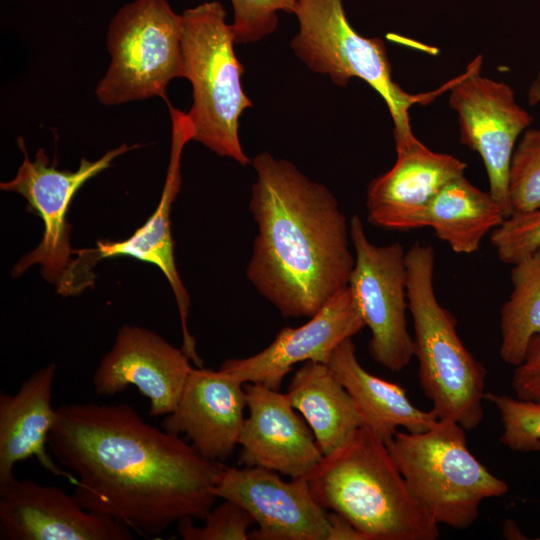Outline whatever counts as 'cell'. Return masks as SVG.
<instances>
[{"label": "cell", "instance_id": "cell-1", "mask_svg": "<svg viewBox=\"0 0 540 540\" xmlns=\"http://www.w3.org/2000/svg\"><path fill=\"white\" fill-rule=\"evenodd\" d=\"M48 448L75 476L73 494L86 510L148 537L186 517L204 520L225 467L127 403L56 407Z\"/></svg>", "mask_w": 540, "mask_h": 540}, {"label": "cell", "instance_id": "cell-2", "mask_svg": "<svg viewBox=\"0 0 540 540\" xmlns=\"http://www.w3.org/2000/svg\"><path fill=\"white\" fill-rule=\"evenodd\" d=\"M258 227L246 275L284 317H311L348 287L350 226L332 192L269 152L251 161Z\"/></svg>", "mask_w": 540, "mask_h": 540}, {"label": "cell", "instance_id": "cell-3", "mask_svg": "<svg viewBox=\"0 0 540 540\" xmlns=\"http://www.w3.org/2000/svg\"><path fill=\"white\" fill-rule=\"evenodd\" d=\"M324 509L349 521L366 540H435L439 524L412 495L384 442L361 426L305 477Z\"/></svg>", "mask_w": 540, "mask_h": 540}, {"label": "cell", "instance_id": "cell-4", "mask_svg": "<svg viewBox=\"0 0 540 540\" xmlns=\"http://www.w3.org/2000/svg\"><path fill=\"white\" fill-rule=\"evenodd\" d=\"M405 262L420 386L439 419L453 420L465 430L474 429L484 415L486 369L466 348L456 319L436 297L433 247L413 244L406 251Z\"/></svg>", "mask_w": 540, "mask_h": 540}, {"label": "cell", "instance_id": "cell-5", "mask_svg": "<svg viewBox=\"0 0 540 540\" xmlns=\"http://www.w3.org/2000/svg\"><path fill=\"white\" fill-rule=\"evenodd\" d=\"M181 15L185 78L193 90L187 113L193 140L246 166L251 161L240 143L239 119L253 103L241 85L245 68L235 55L225 8L218 1L204 2Z\"/></svg>", "mask_w": 540, "mask_h": 540}, {"label": "cell", "instance_id": "cell-6", "mask_svg": "<svg viewBox=\"0 0 540 540\" xmlns=\"http://www.w3.org/2000/svg\"><path fill=\"white\" fill-rule=\"evenodd\" d=\"M386 445L412 495L438 524L467 529L483 500L509 490L471 453L465 429L453 420L438 419L422 432L397 431Z\"/></svg>", "mask_w": 540, "mask_h": 540}, {"label": "cell", "instance_id": "cell-7", "mask_svg": "<svg viewBox=\"0 0 540 540\" xmlns=\"http://www.w3.org/2000/svg\"><path fill=\"white\" fill-rule=\"evenodd\" d=\"M292 14L299 30L290 42L296 56L313 72L328 76L344 87L352 78L369 84L385 101L393 120L395 142L414 133L410 108L430 102L449 90L454 80L436 91L410 94L392 78V66L384 42L366 38L350 24L342 0H298Z\"/></svg>", "mask_w": 540, "mask_h": 540}, {"label": "cell", "instance_id": "cell-8", "mask_svg": "<svg viewBox=\"0 0 540 540\" xmlns=\"http://www.w3.org/2000/svg\"><path fill=\"white\" fill-rule=\"evenodd\" d=\"M110 64L95 94L108 106L159 96L185 78L182 15L167 0H134L122 6L107 31Z\"/></svg>", "mask_w": 540, "mask_h": 540}, {"label": "cell", "instance_id": "cell-9", "mask_svg": "<svg viewBox=\"0 0 540 540\" xmlns=\"http://www.w3.org/2000/svg\"><path fill=\"white\" fill-rule=\"evenodd\" d=\"M172 122L171 154L163 192L157 209L129 238L122 241L100 240L97 247L73 250L78 255L57 284L62 295H75L93 284L91 268L101 259L128 256L157 266L173 290L182 328V349L197 367L203 361L197 353L194 337L188 329L190 298L178 274L170 227V210L181 187V156L184 146L193 140L194 129L187 115L169 105Z\"/></svg>", "mask_w": 540, "mask_h": 540}, {"label": "cell", "instance_id": "cell-10", "mask_svg": "<svg viewBox=\"0 0 540 540\" xmlns=\"http://www.w3.org/2000/svg\"><path fill=\"white\" fill-rule=\"evenodd\" d=\"M349 226L355 263L348 287L371 333L369 353L385 369L401 371L414 357L406 319V252L399 242L371 243L358 215L352 216Z\"/></svg>", "mask_w": 540, "mask_h": 540}, {"label": "cell", "instance_id": "cell-11", "mask_svg": "<svg viewBox=\"0 0 540 540\" xmlns=\"http://www.w3.org/2000/svg\"><path fill=\"white\" fill-rule=\"evenodd\" d=\"M482 56L468 65L450 87L449 106L457 113L460 142L484 163L489 192L506 217L513 213L509 171L514 149L532 116L506 83L481 75Z\"/></svg>", "mask_w": 540, "mask_h": 540}, {"label": "cell", "instance_id": "cell-12", "mask_svg": "<svg viewBox=\"0 0 540 540\" xmlns=\"http://www.w3.org/2000/svg\"><path fill=\"white\" fill-rule=\"evenodd\" d=\"M18 144L24 160L15 177L1 182L0 188L16 192L26 199L29 209L42 219L44 233L39 245L16 263L13 276L17 277L32 265L39 264L44 279L57 285L72 262L70 227L66 216L74 195L86 181L107 169L116 157L139 145L122 144L95 161L82 157L78 169L69 171L58 170L51 164L43 148L31 160L22 138L18 139Z\"/></svg>", "mask_w": 540, "mask_h": 540}, {"label": "cell", "instance_id": "cell-13", "mask_svg": "<svg viewBox=\"0 0 540 540\" xmlns=\"http://www.w3.org/2000/svg\"><path fill=\"white\" fill-rule=\"evenodd\" d=\"M217 498L245 509L257 528L254 540H327L328 513L314 498L305 477L283 480L261 467H224L213 488Z\"/></svg>", "mask_w": 540, "mask_h": 540}, {"label": "cell", "instance_id": "cell-14", "mask_svg": "<svg viewBox=\"0 0 540 540\" xmlns=\"http://www.w3.org/2000/svg\"><path fill=\"white\" fill-rule=\"evenodd\" d=\"M190 359L159 334L123 325L92 378L95 393L112 396L135 386L150 402L149 416L171 413L177 406L191 369Z\"/></svg>", "mask_w": 540, "mask_h": 540}, {"label": "cell", "instance_id": "cell-15", "mask_svg": "<svg viewBox=\"0 0 540 540\" xmlns=\"http://www.w3.org/2000/svg\"><path fill=\"white\" fill-rule=\"evenodd\" d=\"M299 327H284L260 352L245 358L227 359L220 370L238 381L279 390L285 376L298 363L327 364L334 350L364 327L349 287L331 298Z\"/></svg>", "mask_w": 540, "mask_h": 540}, {"label": "cell", "instance_id": "cell-16", "mask_svg": "<svg viewBox=\"0 0 540 540\" xmlns=\"http://www.w3.org/2000/svg\"><path fill=\"white\" fill-rule=\"evenodd\" d=\"M395 148L394 165L367 187L368 221L389 230L423 228L433 198L448 182L463 176L467 164L429 149L416 136L395 142Z\"/></svg>", "mask_w": 540, "mask_h": 540}, {"label": "cell", "instance_id": "cell-17", "mask_svg": "<svg viewBox=\"0 0 540 540\" xmlns=\"http://www.w3.org/2000/svg\"><path fill=\"white\" fill-rule=\"evenodd\" d=\"M0 539L131 540L133 534L112 517L86 510L60 487L15 477L0 492Z\"/></svg>", "mask_w": 540, "mask_h": 540}, {"label": "cell", "instance_id": "cell-18", "mask_svg": "<svg viewBox=\"0 0 540 540\" xmlns=\"http://www.w3.org/2000/svg\"><path fill=\"white\" fill-rule=\"evenodd\" d=\"M244 389L249 413L238 438L240 463L306 477L323 454L287 393L256 383H245Z\"/></svg>", "mask_w": 540, "mask_h": 540}, {"label": "cell", "instance_id": "cell-19", "mask_svg": "<svg viewBox=\"0 0 540 540\" xmlns=\"http://www.w3.org/2000/svg\"><path fill=\"white\" fill-rule=\"evenodd\" d=\"M247 408L244 384L222 370L192 368L176 408L161 428L184 434L204 458L223 462L238 445Z\"/></svg>", "mask_w": 540, "mask_h": 540}, {"label": "cell", "instance_id": "cell-20", "mask_svg": "<svg viewBox=\"0 0 540 540\" xmlns=\"http://www.w3.org/2000/svg\"><path fill=\"white\" fill-rule=\"evenodd\" d=\"M56 365L42 367L18 391L10 395L0 391V492L15 478L17 462L36 457L50 473L76 478L56 465L47 452L48 436L56 420L52 406Z\"/></svg>", "mask_w": 540, "mask_h": 540}, {"label": "cell", "instance_id": "cell-21", "mask_svg": "<svg viewBox=\"0 0 540 540\" xmlns=\"http://www.w3.org/2000/svg\"><path fill=\"white\" fill-rule=\"evenodd\" d=\"M327 365L353 399L365 425L385 443L399 427L408 432H422L439 419L432 409L423 411L413 405L397 383L368 372L356 356L352 338L334 350Z\"/></svg>", "mask_w": 540, "mask_h": 540}, {"label": "cell", "instance_id": "cell-22", "mask_svg": "<svg viewBox=\"0 0 540 540\" xmlns=\"http://www.w3.org/2000/svg\"><path fill=\"white\" fill-rule=\"evenodd\" d=\"M286 393L323 456L343 446L365 425L353 399L327 364L305 362L295 371Z\"/></svg>", "mask_w": 540, "mask_h": 540}, {"label": "cell", "instance_id": "cell-23", "mask_svg": "<svg viewBox=\"0 0 540 540\" xmlns=\"http://www.w3.org/2000/svg\"><path fill=\"white\" fill-rule=\"evenodd\" d=\"M506 218L489 191L464 175L448 182L428 206L425 227L458 254L476 252L487 234Z\"/></svg>", "mask_w": 540, "mask_h": 540}, {"label": "cell", "instance_id": "cell-24", "mask_svg": "<svg viewBox=\"0 0 540 540\" xmlns=\"http://www.w3.org/2000/svg\"><path fill=\"white\" fill-rule=\"evenodd\" d=\"M512 290L500 310V357L519 364L540 332V249L512 265Z\"/></svg>", "mask_w": 540, "mask_h": 540}, {"label": "cell", "instance_id": "cell-25", "mask_svg": "<svg viewBox=\"0 0 540 540\" xmlns=\"http://www.w3.org/2000/svg\"><path fill=\"white\" fill-rule=\"evenodd\" d=\"M484 398L499 412L504 446L516 452L540 451V402L493 392H486Z\"/></svg>", "mask_w": 540, "mask_h": 540}, {"label": "cell", "instance_id": "cell-26", "mask_svg": "<svg viewBox=\"0 0 540 540\" xmlns=\"http://www.w3.org/2000/svg\"><path fill=\"white\" fill-rule=\"evenodd\" d=\"M509 191L513 212L540 207V129H526L514 149Z\"/></svg>", "mask_w": 540, "mask_h": 540}, {"label": "cell", "instance_id": "cell-27", "mask_svg": "<svg viewBox=\"0 0 540 540\" xmlns=\"http://www.w3.org/2000/svg\"><path fill=\"white\" fill-rule=\"evenodd\" d=\"M501 262L514 265L540 249V207L516 211L490 233Z\"/></svg>", "mask_w": 540, "mask_h": 540}, {"label": "cell", "instance_id": "cell-28", "mask_svg": "<svg viewBox=\"0 0 540 540\" xmlns=\"http://www.w3.org/2000/svg\"><path fill=\"white\" fill-rule=\"evenodd\" d=\"M204 525L197 527L193 518L186 517L177 522V530L184 540H248L254 520L238 504L224 502L210 510Z\"/></svg>", "mask_w": 540, "mask_h": 540}, {"label": "cell", "instance_id": "cell-29", "mask_svg": "<svg viewBox=\"0 0 540 540\" xmlns=\"http://www.w3.org/2000/svg\"><path fill=\"white\" fill-rule=\"evenodd\" d=\"M298 0H231L236 44L258 42L273 33L278 12L292 13Z\"/></svg>", "mask_w": 540, "mask_h": 540}, {"label": "cell", "instance_id": "cell-30", "mask_svg": "<svg viewBox=\"0 0 540 540\" xmlns=\"http://www.w3.org/2000/svg\"><path fill=\"white\" fill-rule=\"evenodd\" d=\"M514 367L511 385L516 397L540 402V332L530 339L521 362Z\"/></svg>", "mask_w": 540, "mask_h": 540}, {"label": "cell", "instance_id": "cell-31", "mask_svg": "<svg viewBox=\"0 0 540 540\" xmlns=\"http://www.w3.org/2000/svg\"><path fill=\"white\" fill-rule=\"evenodd\" d=\"M328 520L327 540H366L357 528L339 514L328 513Z\"/></svg>", "mask_w": 540, "mask_h": 540}, {"label": "cell", "instance_id": "cell-32", "mask_svg": "<svg viewBox=\"0 0 540 540\" xmlns=\"http://www.w3.org/2000/svg\"><path fill=\"white\" fill-rule=\"evenodd\" d=\"M527 99L530 105H537L540 103V70L537 72L528 88Z\"/></svg>", "mask_w": 540, "mask_h": 540}, {"label": "cell", "instance_id": "cell-33", "mask_svg": "<svg viewBox=\"0 0 540 540\" xmlns=\"http://www.w3.org/2000/svg\"><path fill=\"white\" fill-rule=\"evenodd\" d=\"M538 539L540 540V537H538Z\"/></svg>", "mask_w": 540, "mask_h": 540}]
</instances>
